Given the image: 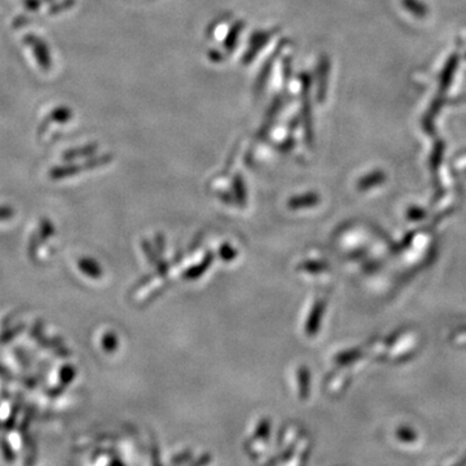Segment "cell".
I'll return each instance as SVG.
<instances>
[{
  "label": "cell",
  "instance_id": "obj_4",
  "mask_svg": "<svg viewBox=\"0 0 466 466\" xmlns=\"http://www.w3.org/2000/svg\"><path fill=\"white\" fill-rule=\"evenodd\" d=\"M46 2H48V0H46Z\"/></svg>",
  "mask_w": 466,
  "mask_h": 466
},
{
  "label": "cell",
  "instance_id": "obj_3",
  "mask_svg": "<svg viewBox=\"0 0 466 466\" xmlns=\"http://www.w3.org/2000/svg\"><path fill=\"white\" fill-rule=\"evenodd\" d=\"M39 5H41V2H39V0H26L27 8L32 9V11H34V9L38 8Z\"/></svg>",
  "mask_w": 466,
  "mask_h": 466
},
{
  "label": "cell",
  "instance_id": "obj_2",
  "mask_svg": "<svg viewBox=\"0 0 466 466\" xmlns=\"http://www.w3.org/2000/svg\"><path fill=\"white\" fill-rule=\"evenodd\" d=\"M15 216V211L11 208H0V220H8Z\"/></svg>",
  "mask_w": 466,
  "mask_h": 466
},
{
  "label": "cell",
  "instance_id": "obj_1",
  "mask_svg": "<svg viewBox=\"0 0 466 466\" xmlns=\"http://www.w3.org/2000/svg\"><path fill=\"white\" fill-rule=\"evenodd\" d=\"M25 43L34 51V56H35L39 66H41V67H43L45 70L50 69V54H48V50L47 47H46L45 43L34 35H27L25 38Z\"/></svg>",
  "mask_w": 466,
  "mask_h": 466
}]
</instances>
